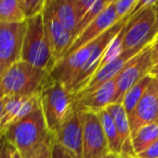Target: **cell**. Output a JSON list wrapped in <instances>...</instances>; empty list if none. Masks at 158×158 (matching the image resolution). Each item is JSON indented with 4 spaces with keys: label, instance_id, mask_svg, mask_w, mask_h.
<instances>
[{
    "label": "cell",
    "instance_id": "obj_19",
    "mask_svg": "<svg viewBox=\"0 0 158 158\" xmlns=\"http://www.w3.org/2000/svg\"><path fill=\"white\" fill-rule=\"evenodd\" d=\"M131 141L136 156L158 141V123H151L140 128L136 133L131 136Z\"/></svg>",
    "mask_w": 158,
    "mask_h": 158
},
{
    "label": "cell",
    "instance_id": "obj_34",
    "mask_svg": "<svg viewBox=\"0 0 158 158\" xmlns=\"http://www.w3.org/2000/svg\"><path fill=\"white\" fill-rule=\"evenodd\" d=\"M102 158H126L123 157V155H120V154H115V153H108L107 155H105L104 157Z\"/></svg>",
    "mask_w": 158,
    "mask_h": 158
},
{
    "label": "cell",
    "instance_id": "obj_22",
    "mask_svg": "<svg viewBox=\"0 0 158 158\" xmlns=\"http://www.w3.org/2000/svg\"><path fill=\"white\" fill-rule=\"evenodd\" d=\"M25 21L19 0H0V22L20 23Z\"/></svg>",
    "mask_w": 158,
    "mask_h": 158
},
{
    "label": "cell",
    "instance_id": "obj_14",
    "mask_svg": "<svg viewBox=\"0 0 158 158\" xmlns=\"http://www.w3.org/2000/svg\"><path fill=\"white\" fill-rule=\"evenodd\" d=\"M40 105L39 92L28 97L9 98L0 120V135H5L8 128L28 116Z\"/></svg>",
    "mask_w": 158,
    "mask_h": 158
},
{
    "label": "cell",
    "instance_id": "obj_16",
    "mask_svg": "<svg viewBox=\"0 0 158 158\" xmlns=\"http://www.w3.org/2000/svg\"><path fill=\"white\" fill-rule=\"evenodd\" d=\"M50 1L54 15L73 35L77 25V18L72 5V0H50Z\"/></svg>",
    "mask_w": 158,
    "mask_h": 158
},
{
    "label": "cell",
    "instance_id": "obj_29",
    "mask_svg": "<svg viewBox=\"0 0 158 158\" xmlns=\"http://www.w3.org/2000/svg\"><path fill=\"white\" fill-rule=\"evenodd\" d=\"M12 145L8 142L5 135H0V158H10Z\"/></svg>",
    "mask_w": 158,
    "mask_h": 158
},
{
    "label": "cell",
    "instance_id": "obj_37",
    "mask_svg": "<svg viewBox=\"0 0 158 158\" xmlns=\"http://www.w3.org/2000/svg\"><path fill=\"white\" fill-rule=\"evenodd\" d=\"M156 37H158V34H157V35H156Z\"/></svg>",
    "mask_w": 158,
    "mask_h": 158
},
{
    "label": "cell",
    "instance_id": "obj_31",
    "mask_svg": "<svg viewBox=\"0 0 158 158\" xmlns=\"http://www.w3.org/2000/svg\"><path fill=\"white\" fill-rule=\"evenodd\" d=\"M8 99H9V97H6L5 99L0 101V120H1V118L3 116V110H5V106L8 102Z\"/></svg>",
    "mask_w": 158,
    "mask_h": 158
},
{
    "label": "cell",
    "instance_id": "obj_2",
    "mask_svg": "<svg viewBox=\"0 0 158 158\" xmlns=\"http://www.w3.org/2000/svg\"><path fill=\"white\" fill-rule=\"evenodd\" d=\"M39 98L49 132L54 135L76 105L75 94L64 85L52 80L48 75L39 91Z\"/></svg>",
    "mask_w": 158,
    "mask_h": 158
},
{
    "label": "cell",
    "instance_id": "obj_1",
    "mask_svg": "<svg viewBox=\"0 0 158 158\" xmlns=\"http://www.w3.org/2000/svg\"><path fill=\"white\" fill-rule=\"evenodd\" d=\"M50 134L41 105H39L28 116L8 128L5 136L21 156L26 158L36 151Z\"/></svg>",
    "mask_w": 158,
    "mask_h": 158
},
{
    "label": "cell",
    "instance_id": "obj_5",
    "mask_svg": "<svg viewBox=\"0 0 158 158\" xmlns=\"http://www.w3.org/2000/svg\"><path fill=\"white\" fill-rule=\"evenodd\" d=\"M154 7L142 8L127 23L123 40V52L146 47L156 37L157 29Z\"/></svg>",
    "mask_w": 158,
    "mask_h": 158
},
{
    "label": "cell",
    "instance_id": "obj_10",
    "mask_svg": "<svg viewBox=\"0 0 158 158\" xmlns=\"http://www.w3.org/2000/svg\"><path fill=\"white\" fill-rule=\"evenodd\" d=\"M53 138L75 158H82V123L80 110L76 105L61 123Z\"/></svg>",
    "mask_w": 158,
    "mask_h": 158
},
{
    "label": "cell",
    "instance_id": "obj_12",
    "mask_svg": "<svg viewBox=\"0 0 158 158\" xmlns=\"http://www.w3.org/2000/svg\"><path fill=\"white\" fill-rule=\"evenodd\" d=\"M147 46H148V44H147ZM144 48L145 47H143V48H135V49H132V50H128V51H123V52L121 53L117 59H115L114 61L106 64V65L102 66V67L98 68V70L94 73V75L91 77L89 82L85 86V88L82 89L81 91H79L77 94H75V99L85 97V95L93 92L95 89H98L100 86L104 85L105 82L116 78L117 75H118L119 73L123 70V68L127 65L128 62H129L131 59H133L135 55H138Z\"/></svg>",
    "mask_w": 158,
    "mask_h": 158
},
{
    "label": "cell",
    "instance_id": "obj_28",
    "mask_svg": "<svg viewBox=\"0 0 158 158\" xmlns=\"http://www.w3.org/2000/svg\"><path fill=\"white\" fill-rule=\"evenodd\" d=\"M135 158H158V141L153 143L145 151L138 154L135 156Z\"/></svg>",
    "mask_w": 158,
    "mask_h": 158
},
{
    "label": "cell",
    "instance_id": "obj_20",
    "mask_svg": "<svg viewBox=\"0 0 158 158\" xmlns=\"http://www.w3.org/2000/svg\"><path fill=\"white\" fill-rule=\"evenodd\" d=\"M98 116L100 118L104 134H105L106 140H107L110 152L115 154H121L123 144H121V141L119 139L118 133H117L116 127L114 125L112 116L110 115V113L107 112L106 108L98 113Z\"/></svg>",
    "mask_w": 158,
    "mask_h": 158
},
{
    "label": "cell",
    "instance_id": "obj_23",
    "mask_svg": "<svg viewBox=\"0 0 158 158\" xmlns=\"http://www.w3.org/2000/svg\"><path fill=\"white\" fill-rule=\"evenodd\" d=\"M19 3L25 20H28L42 13L46 0H19Z\"/></svg>",
    "mask_w": 158,
    "mask_h": 158
},
{
    "label": "cell",
    "instance_id": "obj_33",
    "mask_svg": "<svg viewBox=\"0 0 158 158\" xmlns=\"http://www.w3.org/2000/svg\"><path fill=\"white\" fill-rule=\"evenodd\" d=\"M10 158H23V157L21 156V154L19 153V152L16 151V149L14 148L13 146H12V151H11V155H10Z\"/></svg>",
    "mask_w": 158,
    "mask_h": 158
},
{
    "label": "cell",
    "instance_id": "obj_6",
    "mask_svg": "<svg viewBox=\"0 0 158 158\" xmlns=\"http://www.w3.org/2000/svg\"><path fill=\"white\" fill-rule=\"evenodd\" d=\"M152 44V42H151ZM151 44L138 55L131 59L116 77V94L113 104H121L125 94L136 85L143 77L148 75L154 66Z\"/></svg>",
    "mask_w": 158,
    "mask_h": 158
},
{
    "label": "cell",
    "instance_id": "obj_9",
    "mask_svg": "<svg viewBox=\"0 0 158 158\" xmlns=\"http://www.w3.org/2000/svg\"><path fill=\"white\" fill-rule=\"evenodd\" d=\"M42 19L51 53L53 59L57 63L60 60L63 59L72 44L73 35L54 15L50 0H46V5L42 10Z\"/></svg>",
    "mask_w": 158,
    "mask_h": 158
},
{
    "label": "cell",
    "instance_id": "obj_4",
    "mask_svg": "<svg viewBox=\"0 0 158 158\" xmlns=\"http://www.w3.org/2000/svg\"><path fill=\"white\" fill-rule=\"evenodd\" d=\"M48 73L24 61L14 63L0 78V90L6 97L21 98L38 93Z\"/></svg>",
    "mask_w": 158,
    "mask_h": 158
},
{
    "label": "cell",
    "instance_id": "obj_21",
    "mask_svg": "<svg viewBox=\"0 0 158 158\" xmlns=\"http://www.w3.org/2000/svg\"><path fill=\"white\" fill-rule=\"evenodd\" d=\"M112 1L113 0H95L94 5L90 8V10L87 12L86 15L77 23L76 28H75V31L73 34V41L112 3Z\"/></svg>",
    "mask_w": 158,
    "mask_h": 158
},
{
    "label": "cell",
    "instance_id": "obj_17",
    "mask_svg": "<svg viewBox=\"0 0 158 158\" xmlns=\"http://www.w3.org/2000/svg\"><path fill=\"white\" fill-rule=\"evenodd\" d=\"M106 110L112 116L121 144L123 145L125 142L131 139V131H130L129 118H128L127 113L123 104H110L106 107Z\"/></svg>",
    "mask_w": 158,
    "mask_h": 158
},
{
    "label": "cell",
    "instance_id": "obj_24",
    "mask_svg": "<svg viewBox=\"0 0 158 158\" xmlns=\"http://www.w3.org/2000/svg\"><path fill=\"white\" fill-rule=\"evenodd\" d=\"M139 0H115V10H116L117 20L120 21L129 15L138 5Z\"/></svg>",
    "mask_w": 158,
    "mask_h": 158
},
{
    "label": "cell",
    "instance_id": "obj_15",
    "mask_svg": "<svg viewBox=\"0 0 158 158\" xmlns=\"http://www.w3.org/2000/svg\"><path fill=\"white\" fill-rule=\"evenodd\" d=\"M115 94H116V78L100 86L93 92L85 97L75 99L76 106L80 110L99 113L114 103Z\"/></svg>",
    "mask_w": 158,
    "mask_h": 158
},
{
    "label": "cell",
    "instance_id": "obj_30",
    "mask_svg": "<svg viewBox=\"0 0 158 158\" xmlns=\"http://www.w3.org/2000/svg\"><path fill=\"white\" fill-rule=\"evenodd\" d=\"M151 52L152 59H153L154 65L158 63V37H155L151 44Z\"/></svg>",
    "mask_w": 158,
    "mask_h": 158
},
{
    "label": "cell",
    "instance_id": "obj_11",
    "mask_svg": "<svg viewBox=\"0 0 158 158\" xmlns=\"http://www.w3.org/2000/svg\"><path fill=\"white\" fill-rule=\"evenodd\" d=\"M158 121V80L153 78L134 112L129 117L131 136L140 128Z\"/></svg>",
    "mask_w": 158,
    "mask_h": 158
},
{
    "label": "cell",
    "instance_id": "obj_27",
    "mask_svg": "<svg viewBox=\"0 0 158 158\" xmlns=\"http://www.w3.org/2000/svg\"><path fill=\"white\" fill-rule=\"evenodd\" d=\"M52 158H75V157L70 153H68L63 146H61L59 143L55 142L54 140L52 145Z\"/></svg>",
    "mask_w": 158,
    "mask_h": 158
},
{
    "label": "cell",
    "instance_id": "obj_38",
    "mask_svg": "<svg viewBox=\"0 0 158 158\" xmlns=\"http://www.w3.org/2000/svg\"><path fill=\"white\" fill-rule=\"evenodd\" d=\"M157 123H158V121H157Z\"/></svg>",
    "mask_w": 158,
    "mask_h": 158
},
{
    "label": "cell",
    "instance_id": "obj_26",
    "mask_svg": "<svg viewBox=\"0 0 158 158\" xmlns=\"http://www.w3.org/2000/svg\"><path fill=\"white\" fill-rule=\"evenodd\" d=\"M94 2L95 0H72V5L77 18V23L86 15V13L94 5Z\"/></svg>",
    "mask_w": 158,
    "mask_h": 158
},
{
    "label": "cell",
    "instance_id": "obj_32",
    "mask_svg": "<svg viewBox=\"0 0 158 158\" xmlns=\"http://www.w3.org/2000/svg\"><path fill=\"white\" fill-rule=\"evenodd\" d=\"M149 75H151L153 78H155V79H157V80H158V63L155 64V65L153 66V68L151 69Z\"/></svg>",
    "mask_w": 158,
    "mask_h": 158
},
{
    "label": "cell",
    "instance_id": "obj_25",
    "mask_svg": "<svg viewBox=\"0 0 158 158\" xmlns=\"http://www.w3.org/2000/svg\"><path fill=\"white\" fill-rule=\"evenodd\" d=\"M53 141H54V138H53L52 134H50L49 138L26 158H52Z\"/></svg>",
    "mask_w": 158,
    "mask_h": 158
},
{
    "label": "cell",
    "instance_id": "obj_3",
    "mask_svg": "<svg viewBox=\"0 0 158 158\" xmlns=\"http://www.w3.org/2000/svg\"><path fill=\"white\" fill-rule=\"evenodd\" d=\"M21 61L44 70L48 74H50L56 64L47 39L42 13L26 20V31L23 39Z\"/></svg>",
    "mask_w": 158,
    "mask_h": 158
},
{
    "label": "cell",
    "instance_id": "obj_36",
    "mask_svg": "<svg viewBox=\"0 0 158 158\" xmlns=\"http://www.w3.org/2000/svg\"><path fill=\"white\" fill-rule=\"evenodd\" d=\"M6 98V95L3 94V92L1 90H0V101H1V100H3Z\"/></svg>",
    "mask_w": 158,
    "mask_h": 158
},
{
    "label": "cell",
    "instance_id": "obj_8",
    "mask_svg": "<svg viewBox=\"0 0 158 158\" xmlns=\"http://www.w3.org/2000/svg\"><path fill=\"white\" fill-rule=\"evenodd\" d=\"M80 116L82 123V158H102L110 153L98 113L80 110Z\"/></svg>",
    "mask_w": 158,
    "mask_h": 158
},
{
    "label": "cell",
    "instance_id": "obj_18",
    "mask_svg": "<svg viewBox=\"0 0 158 158\" xmlns=\"http://www.w3.org/2000/svg\"><path fill=\"white\" fill-rule=\"evenodd\" d=\"M152 80H153V77L151 75H146L145 77H143L140 81L136 85H134L129 91L125 94L123 100V106L125 108L126 113L128 115V118L132 115V113L134 112L136 105L140 102L141 98L143 97V94L145 93V91L147 90V88L151 85Z\"/></svg>",
    "mask_w": 158,
    "mask_h": 158
},
{
    "label": "cell",
    "instance_id": "obj_35",
    "mask_svg": "<svg viewBox=\"0 0 158 158\" xmlns=\"http://www.w3.org/2000/svg\"><path fill=\"white\" fill-rule=\"evenodd\" d=\"M154 9H155V16H156V29H157V34H158V0L157 2H156L155 7H154Z\"/></svg>",
    "mask_w": 158,
    "mask_h": 158
},
{
    "label": "cell",
    "instance_id": "obj_13",
    "mask_svg": "<svg viewBox=\"0 0 158 158\" xmlns=\"http://www.w3.org/2000/svg\"><path fill=\"white\" fill-rule=\"evenodd\" d=\"M117 22H118V20H117L116 10H115V0H113L112 3L73 41L64 57L76 52L77 50L81 49L82 47L87 46L90 42L94 41L97 38H99L102 34L105 33Z\"/></svg>",
    "mask_w": 158,
    "mask_h": 158
},
{
    "label": "cell",
    "instance_id": "obj_7",
    "mask_svg": "<svg viewBox=\"0 0 158 158\" xmlns=\"http://www.w3.org/2000/svg\"><path fill=\"white\" fill-rule=\"evenodd\" d=\"M26 21L20 23L0 22V78L13 65L21 61Z\"/></svg>",
    "mask_w": 158,
    "mask_h": 158
}]
</instances>
